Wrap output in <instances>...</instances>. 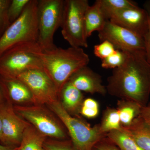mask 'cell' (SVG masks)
Wrapping results in <instances>:
<instances>
[{
    "label": "cell",
    "mask_w": 150,
    "mask_h": 150,
    "mask_svg": "<svg viewBox=\"0 0 150 150\" xmlns=\"http://www.w3.org/2000/svg\"><path fill=\"white\" fill-rule=\"evenodd\" d=\"M47 106L67 129L75 150H92L98 142L106 137L100 132L99 125L91 127L69 114L63 108L60 99Z\"/></svg>",
    "instance_id": "obj_4"
},
{
    "label": "cell",
    "mask_w": 150,
    "mask_h": 150,
    "mask_svg": "<svg viewBox=\"0 0 150 150\" xmlns=\"http://www.w3.org/2000/svg\"><path fill=\"white\" fill-rule=\"evenodd\" d=\"M41 49L37 42L19 43L0 56V75L15 79L30 70L42 69L39 56Z\"/></svg>",
    "instance_id": "obj_3"
},
{
    "label": "cell",
    "mask_w": 150,
    "mask_h": 150,
    "mask_svg": "<svg viewBox=\"0 0 150 150\" xmlns=\"http://www.w3.org/2000/svg\"><path fill=\"white\" fill-rule=\"evenodd\" d=\"M0 116L2 123L3 145L18 147L30 123L23 119L14 110L13 105L6 100L0 105Z\"/></svg>",
    "instance_id": "obj_11"
},
{
    "label": "cell",
    "mask_w": 150,
    "mask_h": 150,
    "mask_svg": "<svg viewBox=\"0 0 150 150\" xmlns=\"http://www.w3.org/2000/svg\"><path fill=\"white\" fill-rule=\"evenodd\" d=\"M109 20L143 38L149 27L150 19L147 12L139 6L118 12Z\"/></svg>",
    "instance_id": "obj_12"
},
{
    "label": "cell",
    "mask_w": 150,
    "mask_h": 150,
    "mask_svg": "<svg viewBox=\"0 0 150 150\" xmlns=\"http://www.w3.org/2000/svg\"><path fill=\"white\" fill-rule=\"evenodd\" d=\"M60 98L62 106L69 114L72 116L80 114L84 100L82 92L69 81L63 86L59 95Z\"/></svg>",
    "instance_id": "obj_15"
},
{
    "label": "cell",
    "mask_w": 150,
    "mask_h": 150,
    "mask_svg": "<svg viewBox=\"0 0 150 150\" xmlns=\"http://www.w3.org/2000/svg\"><path fill=\"white\" fill-rule=\"evenodd\" d=\"M106 88L112 96L146 106L150 96V64L145 52H127L124 63L108 78Z\"/></svg>",
    "instance_id": "obj_1"
},
{
    "label": "cell",
    "mask_w": 150,
    "mask_h": 150,
    "mask_svg": "<svg viewBox=\"0 0 150 150\" xmlns=\"http://www.w3.org/2000/svg\"><path fill=\"white\" fill-rule=\"evenodd\" d=\"M68 81L81 92L103 96L107 93L106 86L103 84L101 76L87 66L74 73Z\"/></svg>",
    "instance_id": "obj_13"
},
{
    "label": "cell",
    "mask_w": 150,
    "mask_h": 150,
    "mask_svg": "<svg viewBox=\"0 0 150 150\" xmlns=\"http://www.w3.org/2000/svg\"><path fill=\"white\" fill-rule=\"evenodd\" d=\"M139 116L150 126V105L142 107Z\"/></svg>",
    "instance_id": "obj_31"
},
{
    "label": "cell",
    "mask_w": 150,
    "mask_h": 150,
    "mask_svg": "<svg viewBox=\"0 0 150 150\" xmlns=\"http://www.w3.org/2000/svg\"><path fill=\"white\" fill-rule=\"evenodd\" d=\"M47 138L30 124L25 130L21 142L16 150H45L43 146Z\"/></svg>",
    "instance_id": "obj_18"
},
{
    "label": "cell",
    "mask_w": 150,
    "mask_h": 150,
    "mask_svg": "<svg viewBox=\"0 0 150 150\" xmlns=\"http://www.w3.org/2000/svg\"><path fill=\"white\" fill-rule=\"evenodd\" d=\"M144 9L146 11L150 19V1H147L145 3Z\"/></svg>",
    "instance_id": "obj_33"
},
{
    "label": "cell",
    "mask_w": 150,
    "mask_h": 150,
    "mask_svg": "<svg viewBox=\"0 0 150 150\" xmlns=\"http://www.w3.org/2000/svg\"><path fill=\"white\" fill-rule=\"evenodd\" d=\"M30 0H11L9 6V19L11 24L19 17Z\"/></svg>",
    "instance_id": "obj_25"
},
{
    "label": "cell",
    "mask_w": 150,
    "mask_h": 150,
    "mask_svg": "<svg viewBox=\"0 0 150 150\" xmlns=\"http://www.w3.org/2000/svg\"><path fill=\"white\" fill-rule=\"evenodd\" d=\"M17 147L6 146L0 144V150H16Z\"/></svg>",
    "instance_id": "obj_32"
},
{
    "label": "cell",
    "mask_w": 150,
    "mask_h": 150,
    "mask_svg": "<svg viewBox=\"0 0 150 150\" xmlns=\"http://www.w3.org/2000/svg\"><path fill=\"white\" fill-rule=\"evenodd\" d=\"M45 150H75L70 143L65 140L46 139L44 144Z\"/></svg>",
    "instance_id": "obj_28"
},
{
    "label": "cell",
    "mask_w": 150,
    "mask_h": 150,
    "mask_svg": "<svg viewBox=\"0 0 150 150\" xmlns=\"http://www.w3.org/2000/svg\"><path fill=\"white\" fill-rule=\"evenodd\" d=\"M98 1L103 12L108 20L118 12L138 6L137 3L131 0H98Z\"/></svg>",
    "instance_id": "obj_20"
},
{
    "label": "cell",
    "mask_w": 150,
    "mask_h": 150,
    "mask_svg": "<svg viewBox=\"0 0 150 150\" xmlns=\"http://www.w3.org/2000/svg\"><path fill=\"white\" fill-rule=\"evenodd\" d=\"M127 52L116 49L115 52L105 59L101 60V67L105 69H114L121 67L127 57Z\"/></svg>",
    "instance_id": "obj_23"
},
{
    "label": "cell",
    "mask_w": 150,
    "mask_h": 150,
    "mask_svg": "<svg viewBox=\"0 0 150 150\" xmlns=\"http://www.w3.org/2000/svg\"><path fill=\"white\" fill-rule=\"evenodd\" d=\"M149 105H150V102L149 103Z\"/></svg>",
    "instance_id": "obj_36"
},
{
    "label": "cell",
    "mask_w": 150,
    "mask_h": 150,
    "mask_svg": "<svg viewBox=\"0 0 150 150\" xmlns=\"http://www.w3.org/2000/svg\"><path fill=\"white\" fill-rule=\"evenodd\" d=\"M64 4V0H38L37 43L42 51L56 46L54 43V35L61 27Z\"/></svg>",
    "instance_id": "obj_7"
},
{
    "label": "cell",
    "mask_w": 150,
    "mask_h": 150,
    "mask_svg": "<svg viewBox=\"0 0 150 150\" xmlns=\"http://www.w3.org/2000/svg\"><path fill=\"white\" fill-rule=\"evenodd\" d=\"M0 86L6 100L13 105L33 104L32 95L23 83L17 79L4 77L0 75Z\"/></svg>",
    "instance_id": "obj_14"
},
{
    "label": "cell",
    "mask_w": 150,
    "mask_h": 150,
    "mask_svg": "<svg viewBox=\"0 0 150 150\" xmlns=\"http://www.w3.org/2000/svg\"><path fill=\"white\" fill-rule=\"evenodd\" d=\"M5 101V98L2 91L0 86V105L1 104Z\"/></svg>",
    "instance_id": "obj_35"
},
{
    "label": "cell",
    "mask_w": 150,
    "mask_h": 150,
    "mask_svg": "<svg viewBox=\"0 0 150 150\" xmlns=\"http://www.w3.org/2000/svg\"><path fill=\"white\" fill-rule=\"evenodd\" d=\"M116 50L112 43L108 40H103L94 46L93 53L95 56L103 60L113 54Z\"/></svg>",
    "instance_id": "obj_27"
},
{
    "label": "cell",
    "mask_w": 150,
    "mask_h": 150,
    "mask_svg": "<svg viewBox=\"0 0 150 150\" xmlns=\"http://www.w3.org/2000/svg\"><path fill=\"white\" fill-rule=\"evenodd\" d=\"M14 110L40 134L51 139L65 140L67 135L61 121L43 105H13Z\"/></svg>",
    "instance_id": "obj_8"
},
{
    "label": "cell",
    "mask_w": 150,
    "mask_h": 150,
    "mask_svg": "<svg viewBox=\"0 0 150 150\" xmlns=\"http://www.w3.org/2000/svg\"><path fill=\"white\" fill-rule=\"evenodd\" d=\"M144 41L145 51L146 59L150 64V19L149 30L144 36Z\"/></svg>",
    "instance_id": "obj_30"
},
{
    "label": "cell",
    "mask_w": 150,
    "mask_h": 150,
    "mask_svg": "<svg viewBox=\"0 0 150 150\" xmlns=\"http://www.w3.org/2000/svg\"><path fill=\"white\" fill-rule=\"evenodd\" d=\"M42 69L56 86L59 94L63 86L74 74L90 62L83 48L71 46L57 47L42 51L39 54Z\"/></svg>",
    "instance_id": "obj_2"
},
{
    "label": "cell",
    "mask_w": 150,
    "mask_h": 150,
    "mask_svg": "<svg viewBox=\"0 0 150 150\" xmlns=\"http://www.w3.org/2000/svg\"><path fill=\"white\" fill-rule=\"evenodd\" d=\"M38 0H30L23 12L0 38V56L13 46L24 42H37Z\"/></svg>",
    "instance_id": "obj_5"
},
{
    "label": "cell",
    "mask_w": 150,
    "mask_h": 150,
    "mask_svg": "<svg viewBox=\"0 0 150 150\" xmlns=\"http://www.w3.org/2000/svg\"><path fill=\"white\" fill-rule=\"evenodd\" d=\"M108 20L103 12L98 0L92 6H89L84 15L85 28L87 38L95 31L99 32Z\"/></svg>",
    "instance_id": "obj_17"
},
{
    "label": "cell",
    "mask_w": 150,
    "mask_h": 150,
    "mask_svg": "<svg viewBox=\"0 0 150 150\" xmlns=\"http://www.w3.org/2000/svg\"><path fill=\"white\" fill-rule=\"evenodd\" d=\"M88 0H65L62 15V36L71 47H88L86 34L84 15L88 7Z\"/></svg>",
    "instance_id": "obj_6"
},
{
    "label": "cell",
    "mask_w": 150,
    "mask_h": 150,
    "mask_svg": "<svg viewBox=\"0 0 150 150\" xmlns=\"http://www.w3.org/2000/svg\"><path fill=\"white\" fill-rule=\"evenodd\" d=\"M98 33L100 41H109L116 49L129 53L145 52L144 38L108 20Z\"/></svg>",
    "instance_id": "obj_10"
},
{
    "label": "cell",
    "mask_w": 150,
    "mask_h": 150,
    "mask_svg": "<svg viewBox=\"0 0 150 150\" xmlns=\"http://www.w3.org/2000/svg\"><path fill=\"white\" fill-rule=\"evenodd\" d=\"M92 150H119L113 145V143L107 137L98 142Z\"/></svg>",
    "instance_id": "obj_29"
},
{
    "label": "cell",
    "mask_w": 150,
    "mask_h": 150,
    "mask_svg": "<svg viewBox=\"0 0 150 150\" xmlns=\"http://www.w3.org/2000/svg\"><path fill=\"white\" fill-rule=\"evenodd\" d=\"M3 136L2 132V123L1 119L0 116V142L3 144Z\"/></svg>",
    "instance_id": "obj_34"
},
{
    "label": "cell",
    "mask_w": 150,
    "mask_h": 150,
    "mask_svg": "<svg viewBox=\"0 0 150 150\" xmlns=\"http://www.w3.org/2000/svg\"><path fill=\"white\" fill-rule=\"evenodd\" d=\"M11 0H0V38L11 24L8 15Z\"/></svg>",
    "instance_id": "obj_26"
},
{
    "label": "cell",
    "mask_w": 150,
    "mask_h": 150,
    "mask_svg": "<svg viewBox=\"0 0 150 150\" xmlns=\"http://www.w3.org/2000/svg\"><path fill=\"white\" fill-rule=\"evenodd\" d=\"M122 129L134 139L142 150H150V126L139 116L129 126H122Z\"/></svg>",
    "instance_id": "obj_16"
},
{
    "label": "cell",
    "mask_w": 150,
    "mask_h": 150,
    "mask_svg": "<svg viewBox=\"0 0 150 150\" xmlns=\"http://www.w3.org/2000/svg\"><path fill=\"white\" fill-rule=\"evenodd\" d=\"M142 107L139 104L131 100H118L116 109L120 117L121 126L125 127L130 125L140 115Z\"/></svg>",
    "instance_id": "obj_19"
},
{
    "label": "cell",
    "mask_w": 150,
    "mask_h": 150,
    "mask_svg": "<svg viewBox=\"0 0 150 150\" xmlns=\"http://www.w3.org/2000/svg\"><path fill=\"white\" fill-rule=\"evenodd\" d=\"M99 126L100 132L105 135L110 131L121 129L120 117L116 108L108 107L105 110Z\"/></svg>",
    "instance_id": "obj_22"
},
{
    "label": "cell",
    "mask_w": 150,
    "mask_h": 150,
    "mask_svg": "<svg viewBox=\"0 0 150 150\" xmlns=\"http://www.w3.org/2000/svg\"><path fill=\"white\" fill-rule=\"evenodd\" d=\"M99 112V104L96 100L90 98L84 99L80 114L86 118L92 119L96 118Z\"/></svg>",
    "instance_id": "obj_24"
},
{
    "label": "cell",
    "mask_w": 150,
    "mask_h": 150,
    "mask_svg": "<svg viewBox=\"0 0 150 150\" xmlns=\"http://www.w3.org/2000/svg\"><path fill=\"white\" fill-rule=\"evenodd\" d=\"M15 79L29 89L32 95L33 105H48L59 99L56 86L43 69L30 70Z\"/></svg>",
    "instance_id": "obj_9"
},
{
    "label": "cell",
    "mask_w": 150,
    "mask_h": 150,
    "mask_svg": "<svg viewBox=\"0 0 150 150\" xmlns=\"http://www.w3.org/2000/svg\"><path fill=\"white\" fill-rule=\"evenodd\" d=\"M106 137L121 150H143L122 127L120 130L110 131L106 134Z\"/></svg>",
    "instance_id": "obj_21"
}]
</instances>
